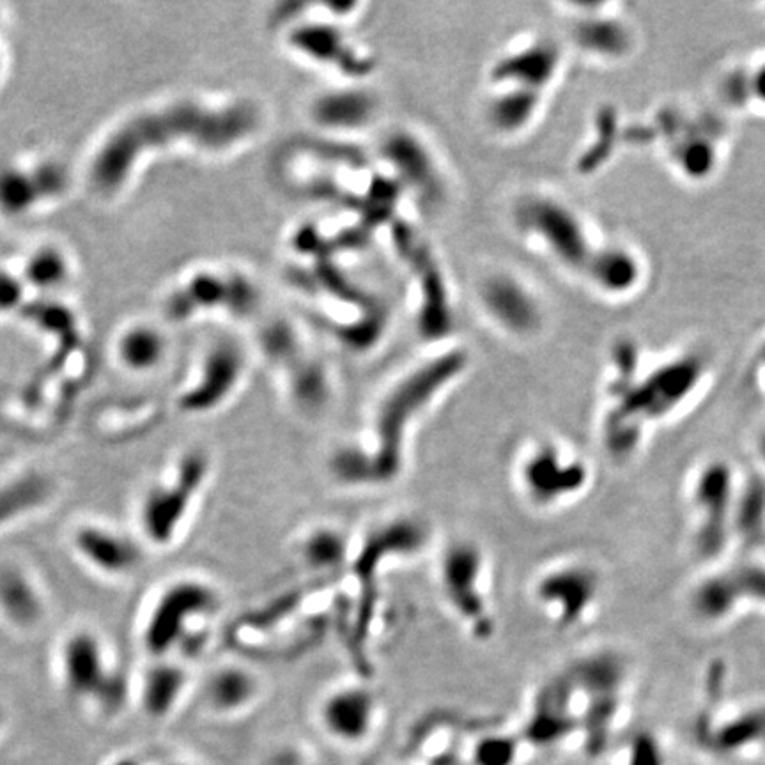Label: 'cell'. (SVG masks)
Instances as JSON below:
<instances>
[{"label": "cell", "instance_id": "obj_1", "mask_svg": "<svg viewBox=\"0 0 765 765\" xmlns=\"http://www.w3.org/2000/svg\"><path fill=\"white\" fill-rule=\"evenodd\" d=\"M466 369V356L450 351L418 365L379 399L364 433L330 452L326 472L346 489H381L401 479L411 440L425 413Z\"/></svg>", "mask_w": 765, "mask_h": 765}, {"label": "cell", "instance_id": "obj_2", "mask_svg": "<svg viewBox=\"0 0 765 765\" xmlns=\"http://www.w3.org/2000/svg\"><path fill=\"white\" fill-rule=\"evenodd\" d=\"M259 126L252 103L209 105L185 100L133 117L110 135L93 163V181L103 192H116L142 153L172 144H194L224 151L248 139Z\"/></svg>", "mask_w": 765, "mask_h": 765}, {"label": "cell", "instance_id": "obj_3", "mask_svg": "<svg viewBox=\"0 0 765 765\" xmlns=\"http://www.w3.org/2000/svg\"><path fill=\"white\" fill-rule=\"evenodd\" d=\"M224 610V595L201 574L167 581L147 608L140 642L151 659H188L202 649Z\"/></svg>", "mask_w": 765, "mask_h": 765}, {"label": "cell", "instance_id": "obj_4", "mask_svg": "<svg viewBox=\"0 0 765 765\" xmlns=\"http://www.w3.org/2000/svg\"><path fill=\"white\" fill-rule=\"evenodd\" d=\"M512 484L521 502L539 514H553L581 502L594 487V466L571 443L539 436L519 447Z\"/></svg>", "mask_w": 765, "mask_h": 765}, {"label": "cell", "instance_id": "obj_5", "mask_svg": "<svg viewBox=\"0 0 765 765\" xmlns=\"http://www.w3.org/2000/svg\"><path fill=\"white\" fill-rule=\"evenodd\" d=\"M213 470V456L204 447H186L170 461L140 500L139 526L146 544L169 549L185 537L213 480Z\"/></svg>", "mask_w": 765, "mask_h": 765}, {"label": "cell", "instance_id": "obj_6", "mask_svg": "<svg viewBox=\"0 0 765 765\" xmlns=\"http://www.w3.org/2000/svg\"><path fill=\"white\" fill-rule=\"evenodd\" d=\"M741 472L725 457L693 466L684 484L688 544L698 564H725L734 551V509Z\"/></svg>", "mask_w": 765, "mask_h": 765}, {"label": "cell", "instance_id": "obj_7", "mask_svg": "<svg viewBox=\"0 0 765 765\" xmlns=\"http://www.w3.org/2000/svg\"><path fill=\"white\" fill-rule=\"evenodd\" d=\"M436 583L443 603L464 633L479 643L495 638L498 611L491 560L477 539L454 537L441 546Z\"/></svg>", "mask_w": 765, "mask_h": 765}, {"label": "cell", "instance_id": "obj_8", "mask_svg": "<svg viewBox=\"0 0 765 765\" xmlns=\"http://www.w3.org/2000/svg\"><path fill=\"white\" fill-rule=\"evenodd\" d=\"M603 597V572L587 558L551 560L530 581L532 603L560 633L587 627L601 610Z\"/></svg>", "mask_w": 765, "mask_h": 765}, {"label": "cell", "instance_id": "obj_9", "mask_svg": "<svg viewBox=\"0 0 765 765\" xmlns=\"http://www.w3.org/2000/svg\"><path fill=\"white\" fill-rule=\"evenodd\" d=\"M518 225L558 264L583 271L594 245L578 211L555 197H528L516 209Z\"/></svg>", "mask_w": 765, "mask_h": 765}, {"label": "cell", "instance_id": "obj_10", "mask_svg": "<svg viewBox=\"0 0 765 765\" xmlns=\"http://www.w3.org/2000/svg\"><path fill=\"white\" fill-rule=\"evenodd\" d=\"M379 698L364 682H342L328 689L316 707L317 725L332 741L358 746L371 739L379 719Z\"/></svg>", "mask_w": 765, "mask_h": 765}, {"label": "cell", "instance_id": "obj_11", "mask_svg": "<svg viewBox=\"0 0 765 765\" xmlns=\"http://www.w3.org/2000/svg\"><path fill=\"white\" fill-rule=\"evenodd\" d=\"M245 358L232 344H220L204 358L194 378L178 397V410L186 417H208L224 408L240 388Z\"/></svg>", "mask_w": 765, "mask_h": 765}, {"label": "cell", "instance_id": "obj_12", "mask_svg": "<svg viewBox=\"0 0 765 765\" xmlns=\"http://www.w3.org/2000/svg\"><path fill=\"white\" fill-rule=\"evenodd\" d=\"M62 672L71 691L80 696L117 704L126 691L123 675L110 668L103 643L89 631L71 634L64 643Z\"/></svg>", "mask_w": 765, "mask_h": 765}, {"label": "cell", "instance_id": "obj_13", "mask_svg": "<svg viewBox=\"0 0 765 765\" xmlns=\"http://www.w3.org/2000/svg\"><path fill=\"white\" fill-rule=\"evenodd\" d=\"M686 604L691 619L707 629H721L748 613L728 562L707 567L691 583Z\"/></svg>", "mask_w": 765, "mask_h": 765}, {"label": "cell", "instance_id": "obj_14", "mask_svg": "<svg viewBox=\"0 0 765 765\" xmlns=\"http://www.w3.org/2000/svg\"><path fill=\"white\" fill-rule=\"evenodd\" d=\"M482 303L487 314L503 332L528 337L539 330L541 302L537 294L512 275H495L482 287Z\"/></svg>", "mask_w": 765, "mask_h": 765}, {"label": "cell", "instance_id": "obj_15", "mask_svg": "<svg viewBox=\"0 0 765 765\" xmlns=\"http://www.w3.org/2000/svg\"><path fill=\"white\" fill-rule=\"evenodd\" d=\"M75 546L87 564L110 578H128L146 560L144 546L137 539L109 526H82L75 535Z\"/></svg>", "mask_w": 765, "mask_h": 765}, {"label": "cell", "instance_id": "obj_16", "mask_svg": "<svg viewBox=\"0 0 765 765\" xmlns=\"http://www.w3.org/2000/svg\"><path fill=\"white\" fill-rule=\"evenodd\" d=\"M263 695V679L252 666L224 661L213 666L202 682V702L218 716H240Z\"/></svg>", "mask_w": 765, "mask_h": 765}, {"label": "cell", "instance_id": "obj_17", "mask_svg": "<svg viewBox=\"0 0 765 765\" xmlns=\"http://www.w3.org/2000/svg\"><path fill=\"white\" fill-rule=\"evenodd\" d=\"M737 557H760L765 549V473H741L734 509Z\"/></svg>", "mask_w": 765, "mask_h": 765}, {"label": "cell", "instance_id": "obj_18", "mask_svg": "<svg viewBox=\"0 0 765 765\" xmlns=\"http://www.w3.org/2000/svg\"><path fill=\"white\" fill-rule=\"evenodd\" d=\"M192 686L190 665L179 659H153L140 682V702L155 719H165L178 711Z\"/></svg>", "mask_w": 765, "mask_h": 765}, {"label": "cell", "instance_id": "obj_19", "mask_svg": "<svg viewBox=\"0 0 765 765\" xmlns=\"http://www.w3.org/2000/svg\"><path fill=\"white\" fill-rule=\"evenodd\" d=\"M560 66V52L551 41L539 39L514 54L505 55L493 71L495 82L542 93Z\"/></svg>", "mask_w": 765, "mask_h": 765}, {"label": "cell", "instance_id": "obj_20", "mask_svg": "<svg viewBox=\"0 0 765 765\" xmlns=\"http://www.w3.org/2000/svg\"><path fill=\"white\" fill-rule=\"evenodd\" d=\"M356 541L337 523H314L296 539V555L302 564L316 572L337 571L351 564Z\"/></svg>", "mask_w": 765, "mask_h": 765}, {"label": "cell", "instance_id": "obj_21", "mask_svg": "<svg viewBox=\"0 0 765 765\" xmlns=\"http://www.w3.org/2000/svg\"><path fill=\"white\" fill-rule=\"evenodd\" d=\"M64 186V174L55 167L38 170H0V209L9 215H20L32 209L48 195L59 194Z\"/></svg>", "mask_w": 765, "mask_h": 765}, {"label": "cell", "instance_id": "obj_22", "mask_svg": "<svg viewBox=\"0 0 765 765\" xmlns=\"http://www.w3.org/2000/svg\"><path fill=\"white\" fill-rule=\"evenodd\" d=\"M583 271L601 293L626 296L642 280V264L629 248L611 245L594 248Z\"/></svg>", "mask_w": 765, "mask_h": 765}, {"label": "cell", "instance_id": "obj_23", "mask_svg": "<svg viewBox=\"0 0 765 765\" xmlns=\"http://www.w3.org/2000/svg\"><path fill=\"white\" fill-rule=\"evenodd\" d=\"M502 87L500 94L489 103V123L505 135L523 132L541 110L542 93L510 85Z\"/></svg>", "mask_w": 765, "mask_h": 765}, {"label": "cell", "instance_id": "obj_24", "mask_svg": "<svg viewBox=\"0 0 765 765\" xmlns=\"http://www.w3.org/2000/svg\"><path fill=\"white\" fill-rule=\"evenodd\" d=\"M0 610L18 626H32L41 617V599L18 569L0 571Z\"/></svg>", "mask_w": 765, "mask_h": 765}, {"label": "cell", "instance_id": "obj_25", "mask_svg": "<svg viewBox=\"0 0 765 765\" xmlns=\"http://www.w3.org/2000/svg\"><path fill=\"white\" fill-rule=\"evenodd\" d=\"M576 41L587 52L604 57H620L631 45V36L624 25L613 18L592 15L576 29Z\"/></svg>", "mask_w": 765, "mask_h": 765}, {"label": "cell", "instance_id": "obj_26", "mask_svg": "<svg viewBox=\"0 0 765 765\" xmlns=\"http://www.w3.org/2000/svg\"><path fill=\"white\" fill-rule=\"evenodd\" d=\"M165 344L151 328H133L119 342V358L130 371H153L162 362Z\"/></svg>", "mask_w": 765, "mask_h": 765}, {"label": "cell", "instance_id": "obj_27", "mask_svg": "<svg viewBox=\"0 0 765 765\" xmlns=\"http://www.w3.org/2000/svg\"><path fill=\"white\" fill-rule=\"evenodd\" d=\"M677 169L689 179H705L711 176L716 163H718V151L711 139L696 135L682 140L675 155H673Z\"/></svg>", "mask_w": 765, "mask_h": 765}, {"label": "cell", "instance_id": "obj_28", "mask_svg": "<svg viewBox=\"0 0 765 765\" xmlns=\"http://www.w3.org/2000/svg\"><path fill=\"white\" fill-rule=\"evenodd\" d=\"M728 565L734 574L746 611L765 613V558L737 557V560L728 562Z\"/></svg>", "mask_w": 765, "mask_h": 765}, {"label": "cell", "instance_id": "obj_29", "mask_svg": "<svg viewBox=\"0 0 765 765\" xmlns=\"http://www.w3.org/2000/svg\"><path fill=\"white\" fill-rule=\"evenodd\" d=\"M47 495V482L39 477H25L0 489V523L15 518Z\"/></svg>", "mask_w": 765, "mask_h": 765}, {"label": "cell", "instance_id": "obj_30", "mask_svg": "<svg viewBox=\"0 0 765 765\" xmlns=\"http://www.w3.org/2000/svg\"><path fill=\"white\" fill-rule=\"evenodd\" d=\"M68 261L55 248H41L25 264V279L39 289H54L68 277Z\"/></svg>", "mask_w": 765, "mask_h": 765}, {"label": "cell", "instance_id": "obj_31", "mask_svg": "<svg viewBox=\"0 0 765 765\" xmlns=\"http://www.w3.org/2000/svg\"><path fill=\"white\" fill-rule=\"evenodd\" d=\"M317 117L323 123L358 124L371 112V103L362 94H335L317 105Z\"/></svg>", "mask_w": 765, "mask_h": 765}, {"label": "cell", "instance_id": "obj_32", "mask_svg": "<svg viewBox=\"0 0 765 765\" xmlns=\"http://www.w3.org/2000/svg\"><path fill=\"white\" fill-rule=\"evenodd\" d=\"M725 91L728 101L734 105L755 101L765 107V59L755 68L737 71L734 77L728 78Z\"/></svg>", "mask_w": 765, "mask_h": 765}, {"label": "cell", "instance_id": "obj_33", "mask_svg": "<svg viewBox=\"0 0 765 765\" xmlns=\"http://www.w3.org/2000/svg\"><path fill=\"white\" fill-rule=\"evenodd\" d=\"M518 753V742L510 735L489 734L475 742L473 765H512Z\"/></svg>", "mask_w": 765, "mask_h": 765}, {"label": "cell", "instance_id": "obj_34", "mask_svg": "<svg viewBox=\"0 0 765 765\" xmlns=\"http://www.w3.org/2000/svg\"><path fill=\"white\" fill-rule=\"evenodd\" d=\"M631 765H661L663 764V751L657 742L656 737L647 732L634 735L633 744H631Z\"/></svg>", "mask_w": 765, "mask_h": 765}, {"label": "cell", "instance_id": "obj_35", "mask_svg": "<svg viewBox=\"0 0 765 765\" xmlns=\"http://www.w3.org/2000/svg\"><path fill=\"white\" fill-rule=\"evenodd\" d=\"M22 296H24L22 282L13 275L0 271V312L16 307L22 300Z\"/></svg>", "mask_w": 765, "mask_h": 765}, {"label": "cell", "instance_id": "obj_36", "mask_svg": "<svg viewBox=\"0 0 765 765\" xmlns=\"http://www.w3.org/2000/svg\"><path fill=\"white\" fill-rule=\"evenodd\" d=\"M753 454L757 457V463L760 464L758 472L765 473V424L758 429L757 436L753 440Z\"/></svg>", "mask_w": 765, "mask_h": 765}, {"label": "cell", "instance_id": "obj_37", "mask_svg": "<svg viewBox=\"0 0 765 765\" xmlns=\"http://www.w3.org/2000/svg\"><path fill=\"white\" fill-rule=\"evenodd\" d=\"M760 557H764L765 558V549H764V553H762V555H760Z\"/></svg>", "mask_w": 765, "mask_h": 765}, {"label": "cell", "instance_id": "obj_38", "mask_svg": "<svg viewBox=\"0 0 765 765\" xmlns=\"http://www.w3.org/2000/svg\"><path fill=\"white\" fill-rule=\"evenodd\" d=\"M169 765H186V764H169Z\"/></svg>", "mask_w": 765, "mask_h": 765}]
</instances>
